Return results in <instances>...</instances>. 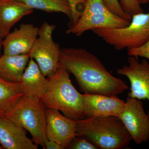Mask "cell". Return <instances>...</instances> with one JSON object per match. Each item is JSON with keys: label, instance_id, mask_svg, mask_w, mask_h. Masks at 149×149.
<instances>
[{"label": "cell", "instance_id": "1", "mask_svg": "<svg viewBox=\"0 0 149 149\" xmlns=\"http://www.w3.org/2000/svg\"><path fill=\"white\" fill-rule=\"evenodd\" d=\"M59 65L74 75L84 94L117 96L129 89L115 77L96 56L83 48L61 49Z\"/></svg>", "mask_w": 149, "mask_h": 149}, {"label": "cell", "instance_id": "2", "mask_svg": "<svg viewBox=\"0 0 149 149\" xmlns=\"http://www.w3.org/2000/svg\"><path fill=\"white\" fill-rule=\"evenodd\" d=\"M47 78V89L40 99L46 108L58 110L76 121L86 118L83 94L72 85L68 71L59 65L56 72Z\"/></svg>", "mask_w": 149, "mask_h": 149}, {"label": "cell", "instance_id": "3", "mask_svg": "<svg viewBox=\"0 0 149 149\" xmlns=\"http://www.w3.org/2000/svg\"><path fill=\"white\" fill-rule=\"evenodd\" d=\"M77 136L86 137L98 149H122L132 140L120 118L107 116L77 120Z\"/></svg>", "mask_w": 149, "mask_h": 149}, {"label": "cell", "instance_id": "4", "mask_svg": "<svg viewBox=\"0 0 149 149\" xmlns=\"http://www.w3.org/2000/svg\"><path fill=\"white\" fill-rule=\"evenodd\" d=\"M46 109L40 100L23 96L5 116L29 132L34 143L44 149L47 140Z\"/></svg>", "mask_w": 149, "mask_h": 149}, {"label": "cell", "instance_id": "5", "mask_svg": "<svg viewBox=\"0 0 149 149\" xmlns=\"http://www.w3.org/2000/svg\"><path fill=\"white\" fill-rule=\"evenodd\" d=\"M92 31L117 50L139 47L149 40V9L147 13L132 15L130 23L126 27L97 28Z\"/></svg>", "mask_w": 149, "mask_h": 149}, {"label": "cell", "instance_id": "6", "mask_svg": "<svg viewBox=\"0 0 149 149\" xmlns=\"http://www.w3.org/2000/svg\"><path fill=\"white\" fill-rule=\"evenodd\" d=\"M130 22L111 11L102 0H86L80 18L73 26L69 27L66 33L80 36L88 30L97 28L124 27Z\"/></svg>", "mask_w": 149, "mask_h": 149}, {"label": "cell", "instance_id": "7", "mask_svg": "<svg viewBox=\"0 0 149 149\" xmlns=\"http://www.w3.org/2000/svg\"><path fill=\"white\" fill-rule=\"evenodd\" d=\"M55 28L54 25L44 22L39 28L38 37L29 53L30 58L36 61L47 77L54 73L59 66L61 49L53 38Z\"/></svg>", "mask_w": 149, "mask_h": 149}, {"label": "cell", "instance_id": "8", "mask_svg": "<svg viewBox=\"0 0 149 149\" xmlns=\"http://www.w3.org/2000/svg\"><path fill=\"white\" fill-rule=\"evenodd\" d=\"M137 145L149 140V116L144 110L141 100L128 97L119 117Z\"/></svg>", "mask_w": 149, "mask_h": 149}, {"label": "cell", "instance_id": "9", "mask_svg": "<svg viewBox=\"0 0 149 149\" xmlns=\"http://www.w3.org/2000/svg\"><path fill=\"white\" fill-rule=\"evenodd\" d=\"M128 64L118 68L117 72L127 77L130 81L128 97L147 100L149 102V63L146 59L141 62L138 58L129 56ZM149 116V109L148 112Z\"/></svg>", "mask_w": 149, "mask_h": 149}, {"label": "cell", "instance_id": "10", "mask_svg": "<svg viewBox=\"0 0 149 149\" xmlns=\"http://www.w3.org/2000/svg\"><path fill=\"white\" fill-rule=\"evenodd\" d=\"M46 115L47 139L66 149L72 139L77 136V121L53 109L46 108Z\"/></svg>", "mask_w": 149, "mask_h": 149}, {"label": "cell", "instance_id": "11", "mask_svg": "<svg viewBox=\"0 0 149 149\" xmlns=\"http://www.w3.org/2000/svg\"><path fill=\"white\" fill-rule=\"evenodd\" d=\"M83 110L86 118L107 116L120 117L125 102L117 96L84 94Z\"/></svg>", "mask_w": 149, "mask_h": 149}, {"label": "cell", "instance_id": "12", "mask_svg": "<svg viewBox=\"0 0 149 149\" xmlns=\"http://www.w3.org/2000/svg\"><path fill=\"white\" fill-rule=\"evenodd\" d=\"M39 29L32 24H20L4 38L3 54L17 55L29 54L38 37Z\"/></svg>", "mask_w": 149, "mask_h": 149}, {"label": "cell", "instance_id": "13", "mask_svg": "<svg viewBox=\"0 0 149 149\" xmlns=\"http://www.w3.org/2000/svg\"><path fill=\"white\" fill-rule=\"evenodd\" d=\"M27 130L5 116H0V145L6 149H38L27 136Z\"/></svg>", "mask_w": 149, "mask_h": 149}, {"label": "cell", "instance_id": "14", "mask_svg": "<svg viewBox=\"0 0 149 149\" xmlns=\"http://www.w3.org/2000/svg\"><path fill=\"white\" fill-rule=\"evenodd\" d=\"M19 84L23 95L40 100L47 91L48 80L36 61L30 58Z\"/></svg>", "mask_w": 149, "mask_h": 149}, {"label": "cell", "instance_id": "15", "mask_svg": "<svg viewBox=\"0 0 149 149\" xmlns=\"http://www.w3.org/2000/svg\"><path fill=\"white\" fill-rule=\"evenodd\" d=\"M34 9L17 0H0V36L4 38L12 27Z\"/></svg>", "mask_w": 149, "mask_h": 149}, {"label": "cell", "instance_id": "16", "mask_svg": "<svg viewBox=\"0 0 149 149\" xmlns=\"http://www.w3.org/2000/svg\"><path fill=\"white\" fill-rule=\"evenodd\" d=\"M30 57L29 54L17 55L3 54L0 56V78L14 83H19Z\"/></svg>", "mask_w": 149, "mask_h": 149}, {"label": "cell", "instance_id": "17", "mask_svg": "<svg viewBox=\"0 0 149 149\" xmlns=\"http://www.w3.org/2000/svg\"><path fill=\"white\" fill-rule=\"evenodd\" d=\"M23 96L19 83L0 78V116H5Z\"/></svg>", "mask_w": 149, "mask_h": 149}, {"label": "cell", "instance_id": "18", "mask_svg": "<svg viewBox=\"0 0 149 149\" xmlns=\"http://www.w3.org/2000/svg\"><path fill=\"white\" fill-rule=\"evenodd\" d=\"M23 3L33 9L40 10L47 12L61 13L68 17L71 21L72 15L67 0H17Z\"/></svg>", "mask_w": 149, "mask_h": 149}, {"label": "cell", "instance_id": "19", "mask_svg": "<svg viewBox=\"0 0 149 149\" xmlns=\"http://www.w3.org/2000/svg\"><path fill=\"white\" fill-rule=\"evenodd\" d=\"M69 3L71 11L70 26H73L78 21L83 12L86 0H67Z\"/></svg>", "mask_w": 149, "mask_h": 149}, {"label": "cell", "instance_id": "20", "mask_svg": "<svg viewBox=\"0 0 149 149\" xmlns=\"http://www.w3.org/2000/svg\"><path fill=\"white\" fill-rule=\"evenodd\" d=\"M104 4L111 11L122 18L130 21L132 15L126 13L120 6L119 0H102Z\"/></svg>", "mask_w": 149, "mask_h": 149}, {"label": "cell", "instance_id": "21", "mask_svg": "<svg viewBox=\"0 0 149 149\" xmlns=\"http://www.w3.org/2000/svg\"><path fill=\"white\" fill-rule=\"evenodd\" d=\"M66 149H98L93 143L83 136H76L74 137Z\"/></svg>", "mask_w": 149, "mask_h": 149}, {"label": "cell", "instance_id": "22", "mask_svg": "<svg viewBox=\"0 0 149 149\" xmlns=\"http://www.w3.org/2000/svg\"><path fill=\"white\" fill-rule=\"evenodd\" d=\"M119 1L123 10L132 16L144 13L138 0H119Z\"/></svg>", "mask_w": 149, "mask_h": 149}, {"label": "cell", "instance_id": "23", "mask_svg": "<svg viewBox=\"0 0 149 149\" xmlns=\"http://www.w3.org/2000/svg\"><path fill=\"white\" fill-rule=\"evenodd\" d=\"M127 50L129 56L144 58L149 60V40L146 44L141 47Z\"/></svg>", "mask_w": 149, "mask_h": 149}, {"label": "cell", "instance_id": "24", "mask_svg": "<svg viewBox=\"0 0 149 149\" xmlns=\"http://www.w3.org/2000/svg\"><path fill=\"white\" fill-rule=\"evenodd\" d=\"M44 149H64V148L55 141L47 139L45 143V147H44Z\"/></svg>", "mask_w": 149, "mask_h": 149}, {"label": "cell", "instance_id": "25", "mask_svg": "<svg viewBox=\"0 0 149 149\" xmlns=\"http://www.w3.org/2000/svg\"><path fill=\"white\" fill-rule=\"evenodd\" d=\"M138 1L141 5L149 3V0H138Z\"/></svg>", "mask_w": 149, "mask_h": 149}, {"label": "cell", "instance_id": "26", "mask_svg": "<svg viewBox=\"0 0 149 149\" xmlns=\"http://www.w3.org/2000/svg\"><path fill=\"white\" fill-rule=\"evenodd\" d=\"M3 39L0 36V56H1V51L2 48Z\"/></svg>", "mask_w": 149, "mask_h": 149}, {"label": "cell", "instance_id": "27", "mask_svg": "<svg viewBox=\"0 0 149 149\" xmlns=\"http://www.w3.org/2000/svg\"><path fill=\"white\" fill-rule=\"evenodd\" d=\"M3 148L0 145V149H3Z\"/></svg>", "mask_w": 149, "mask_h": 149}]
</instances>
